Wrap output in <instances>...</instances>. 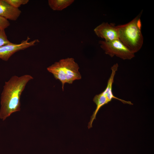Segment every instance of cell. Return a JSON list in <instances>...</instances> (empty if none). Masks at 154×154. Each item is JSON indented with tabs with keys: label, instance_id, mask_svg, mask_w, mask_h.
I'll list each match as a JSON object with an SVG mask.
<instances>
[{
	"label": "cell",
	"instance_id": "1",
	"mask_svg": "<svg viewBox=\"0 0 154 154\" xmlns=\"http://www.w3.org/2000/svg\"><path fill=\"white\" fill-rule=\"evenodd\" d=\"M33 79L29 74L15 75L5 82L1 97L0 118L3 121L12 113L20 111L21 94L28 82Z\"/></svg>",
	"mask_w": 154,
	"mask_h": 154
},
{
	"label": "cell",
	"instance_id": "2",
	"mask_svg": "<svg viewBox=\"0 0 154 154\" xmlns=\"http://www.w3.org/2000/svg\"><path fill=\"white\" fill-rule=\"evenodd\" d=\"M142 13L127 23L117 26L118 39L134 54L140 50L143 43L140 19Z\"/></svg>",
	"mask_w": 154,
	"mask_h": 154
},
{
	"label": "cell",
	"instance_id": "3",
	"mask_svg": "<svg viewBox=\"0 0 154 154\" xmlns=\"http://www.w3.org/2000/svg\"><path fill=\"white\" fill-rule=\"evenodd\" d=\"M79 68L78 65L73 58H68L55 62L47 69L53 74L56 79L61 82L63 91L65 83L72 84L74 80L81 79Z\"/></svg>",
	"mask_w": 154,
	"mask_h": 154
},
{
	"label": "cell",
	"instance_id": "4",
	"mask_svg": "<svg viewBox=\"0 0 154 154\" xmlns=\"http://www.w3.org/2000/svg\"><path fill=\"white\" fill-rule=\"evenodd\" d=\"M119 66L117 63L113 65L111 67L112 71L110 76L108 80L105 89L99 94L96 95L93 99V101L96 105V108L88 124V127L90 129L92 127V123L96 119V115L101 108L104 105L110 102L112 99H116L121 101L124 104L133 105L131 101H127L119 98L114 96L112 92V86L115 76Z\"/></svg>",
	"mask_w": 154,
	"mask_h": 154
},
{
	"label": "cell",
	"instance_id": "5",
	"mask_svg": "<svg viewBox=\"0 0 154 154\" xmlns=\"http://www.w3.org/2000/svg\"><path fill=\"white\" fill-rule=\"evenodd\" d=\"M99 43L106 54L111 57L116 56L123 60H130L135 56V54L119 39L109 41L100 40Z\"/></svg>",
	"mask_w": 154,
	"mask_h": 154
},
{
	"label": "cell",
	"instance_id": "6",
	"mask_svg": "<svg viewBox=\"0 0 154 154\" xmlns=\"http://www.w3.org/2000/svg\"><path fill=\"white\" fill-rule=\"evenodd\" d=\"M30 39L28 37L26 40H23L20 44L11 42L0 46V59L5 61H7L16 52L33 46L36 43L39 42V41L37 39L29 42Z\"/></svg>",
	"mask_w": 154,
	"mask_h": 154
},
{
	"label": "cell",
	"instance_id": "7",
	"mask_svg": "<svg viewBox=\"0 0 154 154\" xmlns=\"http://www.w3.org/2000/svg\"><path fill=\"white\" fill-rule=\"evenodd\" d=\"M96 35L99 37L109 41L118 39V32L117 26L114 24L103 22L94 29Z\"/></svg>",
	"mask_w": 154,
	"mask_h": 154
},
{
	"label": "cell",
	"instance_id": "8",
	"mask_svg": "<svg viewBox=\"0 0 154 154\" xmlns=\"http://www.w3.org/2000/svg\"><path fill=\"white\" fill-rule=\"evenodd\" d=\"M21 13L19 8L13 7L5 0H0V16L15 21L17 19Z\"/></svg>",
	"mask_w": 154,
	"mask_h": 154
},
{
	"label": "cell",
	"instance_id": "9",
	"mask_svg": "<svg viewBox=\"0 0 154 154\" xmlns=\"http://www.w3.org/2000/svg\"><path fill=\"white\" fill-rule=\"evenodd\" d=\"M74 0H49L48 4L50 7L54 11H62L70 5Z\"/></svg>",
	"mask_w": 154,
	"mask_h": 154
},
{
	"label": "cell",
	"instance_id": "10",
	"mask_svg": "<svg viewBox=\"0 0 154 154\" xmlns=\"http://www.w3.org/2000/svg\"><path fill=\"white\" fill-rule=\"evenodd\" d=\"M8 4L13 7L18 8L21 5L27 4L29 1L28 0H5Z\"/></svg>",
	"mask_w": 154,
	"mask_h": 154
},
{
	"label": "cell",
	"instance_id": "11",
	"mask_svg": "<svg viewBox=\"0 0 154 154\" xmlns=\"http://www.w3.org/2000/svg\"><path fill=\"white\" fill-rule=\"evenodd\" d=\"M11 43L7 38L5 30H0V46Z\"/></svg>",
	"mask_w": 154,
	"mask_h": 154
},
{
	"label": "cell",
	"instance_id": "12",
	"mask_svg": "<svg viewBox=\"0 0 154 154\" xmlns=\"http://www.w3.org/2000/svg\"><path fill=\"white\" fill-rule=\"evenodd\" d=\"M10 25L8 20L0 16V30L4 29L7 28Z\"/></svg>",
	"mask_w": 154,
	"mask_h": 154
}]
</instances>
